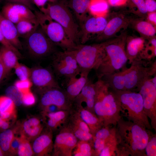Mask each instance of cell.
I'll use <instances>...</instances> for the list:
<instances>
[{
  "instance_id": "d4e9b609",
  "label": "cell",
  "mask_w": 156,
  "mask_h": 156,
  "mask_svg": "<svg viewBox=\"0 0 156 156\" xmlns=\"http://www.w3.org/2000/svg\"><path fill=\"white\" fill-rule=\"evenodd\" d=\"M73 108L89 127L90 133L94 136L103 126L96 115L85 109L82 105L73 106Z\"/></svg>"
},
{
  "instance_id": "9a60e30c",
  "label": "cell",
  "mask_w": 156,
  "mask_h": 156,
  "mask_svg": "<svg viewBox=\"0 0 156 156\" xmlns=\"http://www.w3.org/2000/svg\"><path fill=\"white\" fill-rule=\"evenodd\" d=\"M107 22L105 17L89 16L80 26L79 41L83 44L92 38L95 35L96 36L105 29Z\"/></svg>"
},
{
  "instance_id": "74e56055",
  "label": "cell",
  "mask_w": 156,
  "mask_h": 156,
  "mask_svg": "<svg viewBox=\"0 0 156 156\" xmlns=\"http://www.w3.org/2000/svg\"><path fill=\"white\" fill-rule=\"evenodd\" d=\"M16 74L19 80L30 79L31 69L25 65L18 62L14 68Z\"/></svg>"
},
{
  "instance_id": "f907efd6",
  "label": "cell",
  "mask_w": 156,
  "mask_h": 156,
  "mask_svg": "<svg viewBox=\"0 0 156 156\" xmlns=\"http://www.w3.org/2000/svg\"><path fill=\"white\" fill-rule=\"evenodd\" d=\"M48 1L49 0H32L34 4L39 9L44 7Z\"/></svg>"
},
{
  "instance_id": "f546056e",
  "label": "cell",
  "mask_w": 156,
  "mask_h": 156,
  "mask_svg": "<svg viewBox=\"0 0 156 156\" xmlns=\"http://www.w3.org/2000/svg\"><path fill=\"white\" fill-rule=\"evenodd\" d=\"M134 27L141 36V37L148 39L155 36L156 27L147 21L134 20Z\"/></svg>"
},
{
  "instance_id": "f5cc1de1",
  "label": "cell",
  "mask_w": 156,
  "mask_h": 156,
  "mask_svg": "<svg viewBox=\"0 0 156 156\" xmlns=\"http://www.w3.org/2000/svg\"><path fill=\"white\" fill-rule=\"evenodd\" d=\"M150 80L154 85V86L156 87V74L154 75V76L152 78H150Z\"/></svg>"
},
{
  "instance_id": "b9f144b4",
  "label": "cell",
  "mask_w": 156,
  "mask_h": 156,
  "mask_svg": "<svg viewBox=\"0 0 156 156\" xmlns=\"http://www.w3.org/2000/svg\"><path fill=\"white\" fill-rule=\"evenodd\" d=\"M20 140V136L15 135L10 144L8 154L12 155L17 154Z\"/></svg>"
},
{
  "instance_id": "4fadbf2b",
  "label": "cell",
  "mask_w": 156,
  "mask_h": 156,
  "mask_svg": "<svg viewBox=\"0 0 156 156\" xmlns=\"http://www.w3.org/2000/svg\"><path fill=\"white\" fill-rule=\"evenodd\" d=\"M56 135L52 155L54 156H72L78 140L66 126Z\"/></svg>"
},
{
  "instance_id": "60d3db41",
  "label": "cell",
  "mask_w": 156,
  "mask_h": 156,
  "mask_svg": "<svg viewBox=\"0 0 156 156\" xmlns=\"http://www.w3.org/2000/svg\"><path fill=\"white\" fill-rule=\"evenodd\" d=\"M36 102V99L33 93L30 91L23 94L22 104L29 106L34 105Z\"/></svg>"
},
{
  "instance_id": "8fae6325",
  "label": "cell",
  "mask_w": 156,
  "mask_h": 156,
  "mask_svg": "<svg viewBox=\"0 0 156 156\" xmlns=\"http://www.w3.org/2000/svg\"><path fill=\"white\" fill-rule=\"evenodd\" d=\"M128 13L117 12L114 14L107 21L103 31L95 37L96 40L103 42L114 38L119 31L127 28L134 20Z\"/></svg>"
},
{
  "instance_id": "7dc6e473",
  "label": "cell",
  "mask_w": 156,
  "mask_h": 156,
  "mask_svg": "<svg viewBox=\"0 0 156 156\" xmlns=\"http://www.w3.org/2000/svg\"><path fill=\"white\" fill-rule=\"evenodd\" d=\"M147 21L155 27L156 25V12H148L146 15Z\"/></svg>"
},
{
  "instance_id": "5b68a950",
  "label": "cell",
  "mask_w": 156,
  "mask_h": 156,
  "mask_svg": "<svg viewBox=\"0 0 156 156\" xmlns=\"http://www.w3.org/2000/svg\"><path fill=\"white\" fill-rule=\"evenodd\" d=\"M120 106V112L128 120L152 128L144 108L142 97L139 92L129 91H114Z\"/></svg>"
},
{
  "instance_id": "836d02e7",
  "label": "cell",
  "mask_w": 156,
  "mask_h": 156,
  "mask_svg": "<svg viewBox=\"0 0 156 156\" xmlns=\"http://www.w3.org/2000/svg\"><path fill=\"white\" fill-rule=\"evenodd\" d=\"M67 125L79 128L86 131L90 132L88 125L73 107L70 111Z\"/></svg>"
},
{
  "instance_id": "44dd1931",
  "label": "cell",
  "mask_w": 156,
  "mask_h": 156,
  "mask_svg": "<svg viewBox=\"0 0 156 156\" xmlns=\"http://www.w3.org/2000/svg\"><path fill=\"white\" fill-rule=\"evenodd\" d=\"M70 110H60L51 112H42L47 128L59 131L66 126Z\"/></svg>"
},
{
  "instance_id": "f1b7e54d",
  "label": "cell",
  "mask_w": 156,
  "mask_h": 156,
  "mask_svg": "<svg viewBox=\"0 0 156 156\" xmlns=\"http://www.w3.org/2000/svg\"><path fill=\"white\" fill-rule=\"evenodd\" d=\"M90 0H72L71 8L80 26L89 16L88 15Z\"/></svg>"
},
{
  "instance_id": "9f6ffc18",
  "label": "cell",
  "mask_w": 156,
  "mask_h": 156,
  "mask_svg": "<svg viewBox=\"0 0 156 156\" xmlns=\"http://www.w3.org/2000/svg\"><path fill=\"white\" fill-rule=\"evenodd\" d=\"M56 0H49V1L52 2V3H54L56 1Z\"/></svg>"
},
{
  "instance_id": "52a82bcc",
  "label": "cell",
  "mask_w": 156,
  "mask_h": 156,
  "mask_svg": "<svg viewBox=\"0 0 156 156\" xmlns=\"http://www.w3.org/2000/svg\"><path fill=\"white\" fill-rule=\"evenodd\" d=\"M34 13L41 29L56 46L60 47L63 51L77 48V45L70 39L60 24L40 11L35 10Z\"/></svg>"
},
{
  "instance_id": "ab89813d",
  "label": "cell",
  "mask_w": 156,
  "mask_h": 156,
  "mask_svg": "<svg viewBox=\"0 0 156 156\" xmlns=\"http://www.w3.org/2000/svg\"><path fill=\"white\" fill-rule=\"evenodd\" d=\"M33 83L30 79L25 80L19 79L16 81L14 84V86L23 94L30 91V89Z\"/></svg>"
},
{
  "instance_id": "bcb514c9",
  "label": "cell",
  "mask_w": 156,
  "mask_h": 156,
  "mask_svg": "<svg viewBox=\"0 0 156 156\" xmlns=\"http://www.w3.org/2000/svg\"><path fill=\"white\" fill-rule=\"evenodd\" d=\"M148 12H156V3L155 0H144Z\"/></svg>"
},
{
  "instance_id": "e575fe53",
  "label": "cell",
  "mask_w": 156,
  "mask_h": 156,
  "mask_svg": "<svg viewBox=\"0 0 156 156\" xmlns=\"http://www.w3.org/2000/svg\"><path fill=\"white\" fill-rule=\"evenodd\" d=\"M20 143L17 155L19 156H32L34 155L30 141L20 133Z\"/></svg>"
},
{
  "instance_id": "f6af8a7d",
  "label": "cell",
  "mask_w": 156,
  "mask_h": 156,
  "mask_svg": "<svg viewBox=\"0 0 156 156\" xmlns=\"http://www.w3.org/2000/svg\"><path fill=\"white\" fill-rule=\"evenodd\" d=\"M6 2L19 3L24 5L30 9L34 10L32 0H5Z\"/></svg>"
},
{
  "instance_id": "3957f363",
  "label": "cell",
  "mask_w": 156,
  "mask_h": 156,
  "mask_svg": "<svg viewBox=\"0 0 156 156\" xmlns=\"http://www.w3.org/2000/svg\"><path fill=\"white\" fill-rule=\"evenodd\" d=\"M96 95L95 114L103 127L117 124L121 117L119 103L112 90L103 80L98 78L94 83Z\"/></svg>"
},
{
  "instance_id": "4316f807",
  "label": "cell",
  "mask_w": 156,
  "mask_h": 156,
  "mask_svg": "<svg viewBox=\"0 0 156 156\" xmlns=\"http://www.w3.org/2000/svg\"><path fill=\"white\" fill-rule=\"evenodd\" d=\"M18 57L12 51L2 45L0 48V62L9 73L18 62Z\"/></svg>"
},
{
  "instance_id": "7402d4cb",
  "label": "cell",
  "mask_w": 156,
  "mask_h": 156,
  "mask_svg": "<svg viewBox=\"0 0 156 156\" xmlns=\"http://www.w3.org/2000/svg\"><path fill=\"white\" fill-rule=\"evenodd\" d=\"M96 93L94 83L88 79L80 93L73 100V106L82 105L83 103H85L86 106L84 108L95 114L94 106Z\"/></svg>"
},
{
  "instance_id": "7bdbcfd3",
  "label": "cell",
  "mask_w": 156,
  "mask_h": 156,
  "mask_svg": "<svg viewBox=\"0 0 156 156\" xmlns=\"http://www.w3.org/2000/svg\"><path fill=\"white\" fill-rule=\"evenodd\" d=\"M0 43L2 44V45L3 46L12 51L16 54L19 58H20L22 57V55L18 50V49L13 46L4 37L2 33L0 27Z\"/></svg>"
},
{
  "instance_id": "816d5d0a",
  "label": "cell",
  "mask_w": 156,
  "mask_h": 156,
  "mask_svg": "<svg viewBox=\"0 0 156 156\" xmlns=\"http://www.w3.org/2000/svg\"><path fill=\"white\" fill-rule=\"evenodd\" d=\"M10 120L3 119L0 129L3 131L9 129L10 126Z\"/></svg>"
},
{
  "instance_id": "d590c367",
  "label": "cell",
  "mask_w": 156,
  "mask_h": 156,
  "mask_svg": "<svg viewBox=\"0 0 156 156\" xmlns=\"http://www.w3.org/2000/svg\"><path fill=\"white\" fill-rule=\"evenodd\" d=\"M5 94L13 101L16 106H19L22 104L23 94L14 85L8 87L5 90Z\"/></svg>"
},
{
  "instance_id": "cb8c5ba5",
  "label": "cell",
  "mask_w": 156,
  "mask_h": 156,
  "mask_svg": "<svg viewBox=\"0 0 156 156\" xmlns=\"http://www.w3.org/2000/svg\"><path fill=\"white\" fill-rule=\"evenodd\" d=\"M20 128V133L30 141L34 140L41 133L44 127L39 118L33 117L24 120Z\"/></svg>"
},
{
  "instance_id": "83f0119b",
  "label": "cell",
  "mask_w": 156,
  "mask_h": 156,
  "mask_svg": "<svg viewBox=\"0 0 156 156\" xmlns=\"http://www.w3.org/2000/svg\"><path fill=\"white\" fill-rule=\"evenodd\" d=\"M16 106L13 101L6 95L0 96V116L11 120L16 116Z\"/></svg>"
},
{
  "instance_id": "f35d334b",
  "label": "cell",
  "mask_w": 156,
  "mask_h": 156,
  "mask_svg": "<svg viewBox=\"0 0 156 156\" xmlns=\"http://www.w3.org/2000/svg\"><path fill=\"white\" fill-rule=\"evenodd\" d=\"M146 155L156 156V137L155 135H151L145 148Z\"/></svg>"
},
{
  "instance_id": "d6986e66",
  "label": "cell",
  "mask_w": 156,
  "mask_h": 156,
  "mask_svg": "<svg viewBox=\"0 0 156 156\" xmlns=\"http://www.w3.org/2000/svg\"><path fill=\"white\" fill-rule=\"evenodd\" d=\"M53 132L47 128L34 140L32 146L34 155L38 156L52 155L53 148Z\"/></svg>"
},
{
  "instance_id": "484cf974",
  "label": "cell",
  "mask_w": 156,
  "mask_h": 156,
  "mask_svg": "<svg viewBox=\"0 0 156 156\" xmlns=\"http://www.w3.org/2000/svg\"><path fill=\"white\" fill-rule=\"evenodd\" d=\"M19 37L27 38L39 26L35 18L23 19L15 24Z\"/></svg>"
},
{
  "instance_id": "7c38bea8",
  "label": "cell",
  "mask_w": 156,
  "mask_h": 156,
  "mask_svg": "<svg viewBox=\"0 0 156 156\" xmlns=\"http://www.w3.org/2000/svg\"><path fill=\"white\" fill-rule=\"evenodd\" d=\"M40 93V105L42 109L51 105L56 106L60 110H70L73 108V103L61 88H50Z\"/></svg>"
},
{
  "instance_id": "1f68e13d",
  "label": "cell",
  "mask_w": 156,
  "mask_h": 156,
  "mask_svg": "<svg viewBox=\"0 0 156 156\" xmlns=\"http://www.w3.org/2000/svg\"><path fill=\"white\" fill-rule=\"evenodd\" d=\"M74 156H97L93 147V143L78 140L72 154Z\"/></svg>"
},
{
  "instance_id": "5bb4252c",
  "label": "cell",
  "mask_w": 156,
  "mask_h": 156,
  "mask_svg": "<svg viewBox=\"0 0 156 156\" xmlns=\"http://www.w3.org/2000/svg\"><path fill=\"white\" fill-rule=\"evenodd\" d=\"M149 78L144 81L138 92L141 95L145 112L151 120L152 127L155 129L156 122V87Z\"/></svg>"
},
{
  "instance_id": "ba28073f",
  "label": "cell",
  "mask_w": 156,
  "mask_h": 156,
  "mask_svg": "<svg viewBox=\"0 0 156 156\" xmlns=\"http://www.w3.org/2000/svg\"><path fill=\"white\" fill-rule=\"evenodd\" d=\"M106 41L90 45L80 44L75 49L76 60L81 71H90L98 65L105 55Z\"/></svg>"
},
{
  "instance_id": "2e32d148",
  "label": "cell",
  "mask_w": 156,
  "mask_h": 156,
  "mask_svg": "<svg viewBox=\"0 0 156 156\" xmlns=\"http://www.w3.org/2000/svg\"><path fill=\"white\" fill-rule=\"evenodd\" d=\"M30 79L40 92L51 88H61L52 72L42 67L31 69Z\"/></svg>"
},
{
  "instance_id": "8992f818",
  "label": "cell",
  "mask_w": 156,
  "mask_h": 156,
  "mask_svg": "<svg viewBox=\"0 0 156 156\" xmlns=\"http://www.w3.org/2000/svg\"><path fill=\"white\" fill-rule=\"evenodd\" d=\"M64 28L70 39L77 45L80 44L79 26L70 11L65 5L52 3L40 9Z\"/></svg>"
},
{
  "instance_id": "603a6c76",
  "label": "cell",
  "mask_w": 156,
  "mask_h": 156,
  "mask_svg": "<svg viewBox=\"0 0 156 156\" xmlns=\"http://www.w3.org/2000/svg\"><path fill=\"white\" fill-rule=\"evenodd\" d=\"M0 27L5 38L18 49H22V45L15 24L4 17L0 13Z\"/></svg>"
},
{
  "instance_id": "9c48e42d",
  "label": "cell",
  "mask_w": 156,
  "mask_h": 156,
  "mask_svg": "<svg viewBox=\"0 0 156 156\" xmlns=\"http://www.w3.org/2000/svg\"><path fill=\"white\" fill-rule=\"evenodd\" d=\"M53 55L52 65L58 77L65 79L76 76L81 73L76 58L75 49L56 51Z\"/></svg>"
},
{
  "instance_id": "4dcf8cb0",
  "label": "cell",
  "mask_w": 156,
  "mask_h": 156,
  "mask_svg": "<svg viewBox=\"0 0 156 156\" xmlns=\"http://www.w3.org/2000/svg\"><path fill=\"white\" fill-rule=\"evenodd\" d=\"M109 11V5L106 0H90L88 8L92 16L105 17Z\"/></svg>"
},
{
  "instance_id": "ffe728a7",
  "label": "cell",
  "mask_w": 156,
  "mask_h": 156,
  "mask_svg": "<svg viewBox=\"0 0 156 156\" xmlns=\"http://www.w3.org/2000/svg\"><path fill=\"white\" fill-rule=\"evenodd\" d=\"M90 71H81L78 75L64 79L65 87L64 90L68 98L73 103L87 82Z\"/></svg>"
},
{
  "instance_id": "8d00e7d4",
  "label": "cell",
  "mask_w": 156,
  "mask_h": 156,
  "mask_svg": "<svg viewBox=\"0 0 156 156\" xmlns=\"http://www.w3.org/2000/svg\"><path fill=\"white\" fill-rule=\"evenodd\" d=\"M66 126L71 130L78 140L90 142L93 143V135L90 132L68 125Z\"/></svg>"
},
{
  "instance_id": "ac0fdd59",
  "label": "cell",
  "mask_w": 156,
  "mask_h": 156,
  "mask_svg": "<svg viewBox=\"0 0 156 156\" xmlns=\"http://www.w3.org/2000/svg\"><path fill=\"white\" fill-rule=\"evenodd\" d=\"M145 39L142 37H127L126 51L129 63L145 60L147 45Z\"/></svg>"
},
{
  "instance_id": "30bf717a",
  "label": "cell",
  "mask_w": 156,
  "mask_h": 156,
  "mask_svg": "<svg viewBox=\"0 0 156 156\" xmlns=\"http://www.w3.org/2000/svg\"><path fill=\"white\" fill-rule=\"evenodd\" d=\"M26 39L29 52L34 57H46L57 51L56 45L39 27Z\"/></svg>"
},
{
  "instance_id": "681fc988",
  "label": "cell",
  "mask_w": 156,
  "mask_h": 156,
  "mask_svg": "<svg viewBox=\"0 0 156 156\" xmlns=\"http://www.w3.org/2000/svg\"><path fill=\"white\" fill-rule=\"evenodd\" d=\"M5 68L0 62V83L8 74Z\"/></svg>"
},
{
  "instance_id": "ee69618b",
  "label": "cell",
  "mask_w": 156,
  "mask_h": 156,
  "mask_svg": "<svg viewBox=\"0 0 156 156\" xmlns=\"http://www.w3.org/2000/svg\"><path fill=\"white\" fill-rule=\"evenodd\" d=\"M135 5L139 13L142 15H147L148 13L144 0H131Z\"/></svg>"
},
{
  "instance_id": "db71d44e",
  "label": "cell",
  "mask_w": 156,
  "mask_h": 156,
  "mask_svg": "<svg viewBox=\"0 0 156 156\" xmlns=\"http://www.w3.org/2000/svg\"><path fill=\"white\" fill-rule=\"evenodd\" d=\"M6 155L0 146V156H4Z\"/></svg>"
},
{
  "instance_id": "6da1fadb",
  "label": "cell",
  "mask_w": 156,
  "mask_h": 156,
  "mask_svg": "<svg viewBox=\"0 0 156 156\" xmlns=\"http://www.w3.org/2000/svg\"><path fill=\"white\" fill-rule=\"evenodd\" d=\"M117 124L118 155H146L145 148L151 135L148 129L121 117Z\"/></svg>"
},
{
  "instance_id": "7a4b0ae2",
  "label": "cell",
  "mask_w": 156,
  "mask_h": 156,
  "mask_svg": "<svg viewBox=\"0 0 156 156\" xmlns=\"http://www.w3.org/2000/svg\"><path fill=\"white\" fill-rule=\"evenodd\" d=\"M142 60L134 61L130 66L100 78L114 91L138 92L146 80L156 74V62L147 66Z\"/></svg>"
},
{
  "instance_id": "e0dca14e",
  "label": "cell",
  "mask_w": 156,
  "mask_h": 156,
  "mask_svg": "<svg viewBox=\"0 0 156 156\" xmlns=\"http://www.w3.org/2000/svg\"><path fill=\"white\" fill-rule=\"evenodd\" d=\"M1 13L15 24L24 19L36 17L34 13L27 7L15 3L6 2L2 8Z\"/></svg>"
},
{
  "instance_id": "d6a6232c",
  "label": "cell",
  "mask_w": 156,
  "mask_h": 156,
  "mask_svg": "<svg viewBox=\"0 0 156 156\" xmlns=\"http://www.w3.org/2000/svg\"><path fill=\"white\" fill-rule=\"evenodd\" d=\"M17 129L9 128L0 133V146L6 155L9 153L10 144Z\"/></svg>"
},
{
  "instance_id": "c3c4849f",
  "label": "cell",
  "mask_w": 156,
  "mask_h": 156,
  "mask_svg": "<svg viewBox=\"0 0 156 156\" xmlns=\"http://www.w3.org/2000/svg\"><path fill=\"white\" fill-rule=\"evenodd\" d=\"M109 4L112 6H118L125 4L127 0H108Z\"/></svg>"
},
{
  "instance_id": "277c9868",
  "label": "cell",
  "mask_w": 156,
  "mask_h": 156,
  "mask_svg": "<svg viewBox=\"0 0 156 156\" xmlns=\"http://www.w3.org/2000/svg\"><path fill=\"white\" fill-rule=\"evenodd\" d=\"M127 36L125 32L106 41L105 55L94 69L98 78L120 71L128 61L126 51Z\"/></svg>"
},
{
  "instance_id": "11a10c76",
  "label": "cell",
  "mask_w": 156,
  "mask_h": 156,
  "mask_svg": "<svg viewBox=\"0 0 156 156\" xmlns=\"http://www.w3.org/2000/svg\"><path fill=\"white\" fill-rule=\"evenodd\" d=\"M3 119L0 116V129L1 128V124H2V123L3 122Z\"/></svg>"
}]
</instances>
